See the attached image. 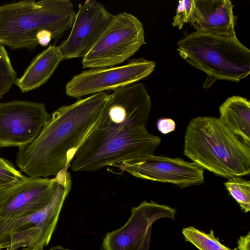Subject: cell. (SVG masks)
Listing matches in <instances>:
<instances>
[{"mask_svg":"<svg viewBox=\"0 0 250 250\" xmlns=\"http://www.w3.org/2000/svg\"><path fill=\"white\" fill-rule=\"evenodd\" d=\"M108 96L96 93L53 112L35 140L19 147L16 163L20 171L48 178L70 167L77 150L96 129Z\"/></svg>","mask_w":250,"mask_h":250,"instance_id":"obj_1","label":"cell"},{"mask_svg":"<svg viewBox=\"0 0 250 250\" xmlns=\"http://www.w3.org/2000/svg\"><path fill=\"white\" fill-rule=\"evenodd\" d=\"M184 154L203 169L228 179L250 173V146L219 118L191 119L184 136Z\"/></svg>","mask_w":250,"mask_h":250,"instance_id":"obj_2","label":"cell"},{"mask_svg":"<svg viewBox=\"0 0 250 250\" xmlns=\"http://www.w3.org/2000/svg\"><path fill=\"white\" fill-rule=\"evenodd\" d=\"M76 12L69 0H20L0 5V43L15 50L35 49L38 34L58 41L71 28Z\"/></svg>","mask_w":250,"mask_h":250,"instance_id":"obj_3","label":"cell"},{"mask_svg":"<svg viewBox=\"0 0 250 250\" xmlns=\"http://www.w3.org/2000/svg\"><path fill=\"white\" fill-rule=\"evenodd\" d=\"M177 44L181 57L207 75L205 88L218 80L238 83L250 74V50L236 35L196 31Z\"/></svg>","mask_w":250,"mask_h":250,"instance_id":"obj_4","label":"cell"},{"mask_svg":"<svg viewBox=\"0 0 250 250\" xmlns=\"http://www.w3.org/2000/svg\"><path fill=\"white\" fill-rule=\"evenodd\" d=\"M161 138L146 127L125 130L95 129L77 150L71 163L74 172H92L154 154Z\"/></svg>","mask_w":250,"mask_h":250,"instance_id":"obj_5","label":"cell"},{"mask_svg":"<svg viewBox=\"0 0 250 250\" xmlns=\"http://www.w3.org/2000/svg\"><path fill=\"white\" fill-rule=\"evenodd\" d=\"M54 177V192L46 206L24 217L0 223V250L21 248L43 250L48 245L72 183L67 168Z\"/></svg>","mask_w":250,"mask_h":250,"instance_id":"obj_6","label":"cell"},{"mask_svg":"<svg viewBox=\"0 0 250 250\" xmlns=\"http://www.w3.org/2000/svg\"><path fill=\"white\" fill-rule=\"evenodd\" d=\"M142 22L126 12L113 15L104 32L83 58V68L115 66L125 62L145 44Z\"/></svg>","mask_w":250,"mask_h":250,"instance_id":"obj_7","label":"cell"},{"mask_svg":"<svg viewBox=\"0 0 250 250\" xmlns=\"http://www.w3.org/2000/svg\"><path fill=\"white\" fill-rule=\"evenodd\" d=\"M151 107L150 96L143 83L137 82L120 87L109 94L96 129L146 127Z\"/></svg>","mask_w":250,"mask_h":250,"instance_id":"obj_8","label":"cell"},{"mask_svg":"<svg viewBox=\"0 0 250 250\" xmlns=\"http://www.w3.org/2000/svg\"><path fill=\"white\" fill-rule=\"evenodd\" d=\"M156 63L143 58L134 59L126 64L85 70L74 76L65 85L68 96L79 99L83 96L114 90L138 82L154 71Z\"/></svg>","mask_w":250,"mask_h":250,"instance_id":"obj_9","label":"cell"},{"mask_svg":"<svg viewBox=\"0 0 250 250\" xmlns=\"http://www.w3.org/2000/svg\"><path fill=\"white\" fill-rule=\"evenodd\" d=\"M44 104L15 100L0 103V147L26 146L50 118Z\"/></svg>","mask_w":250,"mask_h":250,"instance_id":"obj_10","label":"cell"},{"mask_svg":"<svg viewBox=\"0 0 250 250\" xmlns=\"http://www.w3.org/2000/svg\"><path fill=\"white\" fill-rule=\"evenodd\" d=\"M176 209L153 201L132 207L131 215L121 228L108 232L103 239L104 250H149L152 225L163 218L174 220Z\"/></svg>","mask_w":250,"mask_h":250,"instance_id":"obj_11","label":"cell"},{"mask_svg":"<svg viewBox=\"0 0 250 250\" xmlns=\"http://www.w3.org/2000/svg\"><path fill=\"white\" fill-rule=\"evenodd\" d=\"M112 167L140 179L173 184L182 188L204 183L203 169L194 162L180 158L154 154Z\"/></svg>","mask_w":250,"mask_h":250,"instance_id":"obj_12","label":"cell"},{"mask_svg":"<svg viewBox=\"0 0 250 250\" xmlns=\"http://www.w3.org/2000/svg\"><path fill=\"white\" fill-rule=\"evenodd\" d=\"M56 179L24 175L0 189V223L28 216L46 206L54 192Z\"/></svg>","mask_w":250,"mask_h":250,"instance_id":"obj_13","label":"cell"},{"mask_svg":"<svg viewBox=\"0 0 250 250\" xmlns=\"http://www.w3.org/2000/svg\"><path fill=\"white\" fill-rule=\"evenodd\" d=\"M113 16L96 0L79 3L70 34L58 46L63 60L84 57L101 38Z\"/></svg>","mask_w":250,"mask_h":250,"instance_id":"obj_14","label":"cell"},{"mask_svg":"<svg viewBox=\"0 0 250 250\" xmlns=\"http://www.w3.org/2000/svg\"><path fill=\"white\" fill-rule=\"evenodd\" d=\"M235 17L229 0H195L189 23L196 31L236 35Z\"/></svg>","mask_w":250,"mask_h":250,"instance_id":"obj_15","label":"cell"},{"mask_svg":"<svg viewBox=\"0 0 250 250\" xmlns=\"http://www.w3.org/2000/svg\"><path fill=\"white\" fill-rule=\"evenodd\" d=\"M62 60L59 46L49 45L34 58L15 84L22 93L39 88L47 82Z\"/></svg>","mask_w":250,"mask_h":250,"instance_id":"obj_16","label":"cell"},{"mask_svg":"<svg viewBox=\"0 0 250 250\" xmlns=\"http://www.w3.org/2000/svg\"><path fill=\"white\" fill-rule=\"evenodd\" d=\"M221 121L241 140L250 146V102L233 96L219 106Z\"/></svg>","mask_w":250,"mask_h":250,"instance_id":"obj_17","label":"cell"},{"mask_svg":"<svg viewBox=\"0 0 250 250\" xmlns=\"http://www.w3.org/2000/svg\"><path fill=\"white\" fill-rule=\"evenodd\" d=\"M185 240L194 245L199 250H232L221 243L210 229L206 233L196 228L189 226L182 229Z\"/></svg>","mask_w":250,"mask_h":250,"instance_id":"obj_18","label":"cell"},{"mask_svg":"<svg viewBox=\"0 0 250 250\" xmlns=\"http://www.w3.org/2000/svg\"><path fill=\"white\" fill-rule=\"evenodd\" d=\"M230 195L245 213L250 211V182L239 176L228 179L224 183Z\"/></svg>","mask_w":250,"mask_h":250,"instance_id":"obj_19","label":"cell"},{"mask_svg":"<svg viewBox=\"0 0 250 250\" xmlns=\"http://www.w3.org/2000/svg\"><path fill=\"white\" fill-rule=\"evenodd\" d=\"M17 73L4 45L0 43V100L15 84Z\"/></svg>","mask_w":250,"mask_h":250,"instance_id":"obj_20","label":"cell"},{"mask_svg":"<svg viewBox=\"0 0 250 250\" xmlns=\"http://www.w3.org/2000/svg\"><path fill=\"white\" fill-rule=\"evenodd\" d=\"M23 176L11 162L2 158L0 161V189L16 183Z\"/></svg>","mask_w":250,"mask_h":250,"instance_id":"obj_21","label":"cell"},{"mask_svg":"<svg viewBox=\"0 0 250 250\" xmlns=\"http://www.w3.org/2000/svg\"><path fill=\"white\" fill-rule=\"evenodd\" d=\"M195 6V0H179L172 24L181 29L186 23L189 22Z\"/></svg>","mask_w":250,"mask_h":250,"instance_id":"obj_22","label":"cell"},{"mask_svg":"<svg viewBox=\"0 0 250 250\" xmlns=\"http://www.w3.org/2000/svg\"><path fill=\"white\" fill-rule=\"evenodd\" d=\"M158 130L162 134H167L175 129V122L170 118H161L157 122Z\"/></svg>","mask_w":250,"mask_h":250,"instance_id":"obj_23","label":"cell"},{"mask_svg":"<svg viewBox=\"0 0 250 250\" xmlns=\"http://www.w3.org/2000/svg\"><path fill=\"white\" fill-rule=\"evenodd\" d=\"M237 244L239 250H250V232L245 236H241Z\"/></svg>","mask_w":250,"mask_h":250,"instance_id":"obj_24","label":"cell"},{"mask_svg":"<svg viewBox=\"0 0 250 250\" xmlns=\"http://www.w3.org/2000/svg\"><path fill=\"white\" fill-rule=\"evenodd\" d=\"M38 250L36 249H28V248H25V249L24 250Z\"/></svg>","mask_w":250,"mask_h":250,"instance_id":"obj_25","label":"cell"},{"mask_svg":"<svg viewBox=\"0 0 250 250\" xmlns=\"http://www.w3.org/2000/svg\"><path fill=\"white\" fill-rule=\"evenodd\" d=\"M2 158H0V161L1 160Z\"/></svg>","mask_w":250,"mask_h":250,"instance_id":"obj_26","label":"cell"}]
</instances>
